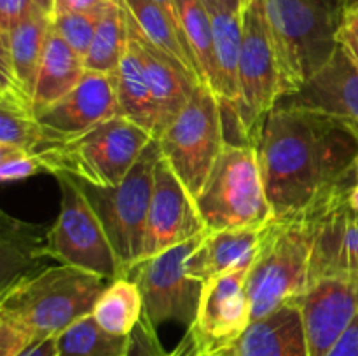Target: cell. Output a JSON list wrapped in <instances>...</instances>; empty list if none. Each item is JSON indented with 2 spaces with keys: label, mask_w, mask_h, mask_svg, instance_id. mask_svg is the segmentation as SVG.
Wrapping results in <instances>:
<instances>
[{
  "label": "cell",
  "mask_w": 358,
  "mask_h": 356,
  "mask_svg": "<svg viewBox=\"0 0 358 356\" xmlns=\"http://www.w3.org/2000/svg\"><path fill=\"white\" fill-rule=\"evenodd\" d=\"M275 222L324 206L358 159V133L331 115L275 107L255 142Z\"/></svg>",
  "instance_id": "cell-1"
},
{
  "label": "cell",
  "mask_w": 358,
  "mask_h": 356,
  "mask_svg": "<svg viewBox=\"0 0 358 356\" xmlns=\"http://www.w3.org/2000/svg\"><path fill=\"white\" fill-rule=\"evenodd\" d=\"M107 279L70 267L49 265L2 288L0 316L23 325L37 341L59 335L93 313Z\"/></svg>",
  "instance_id": "cell-2"
},
{
  "label": "cell",
  "mask_w": 358,
  "mask_h": 356,
  "mask_svg": "<svg viewBox=\"0 0 358 356\" xmlns=\"http://www.w3.org/2000/svg\"><path fill=\"white\" fill-rule=\"evenodd\" d=\"M283 96L299 89L336 52L341 0H264Z\"/></svg>",
  "instance_id": "cell-3"
},
{
  "label": "cell",
  "mask_w": 358,
  "mask_h": 356,
  "mask_svg": "<svg viewBox=\"0 0 358 356\" xmlns=\"http://www.w3.org/2000/svg\"><path fill=\"white\" fill-rule=\"evenodd\" d=\"M152 140L142 126L117 115L66 142H42L34 152L48 173L114 187L124 180Z\"/></svg>",
  "instance_id": "cell-4"
},
{
  "label": "cell",
  "mask_w": 358,
  "mask_h": 356,
  "mask_svg": "<svg viewBox=\"0 0 358 356\" xmlns=\"http://www.w3.org/2000/svg\"><path fill=\"white\" fill-rule=\"evenodd\" d=\"M206 230L259 229L273 222L259 154L248 143H226L196 198Z\"/></svg>",
  "instance_id": "cell-5"
},
{
  "label": "cell",
  "mask_w": 358,
  "mask_h": 356,
  "mask_svg": "<svg viewBox=\"0 0 358 356\" xmlns=\"http://www.w3.org/2000/svg\"><path fill=\"white\" fill-rule=\"evenodd\" d=\"M310 258L311 229L304 216L269 223L247 274L252 321L292 304L310 286Z\"/></svg>",
  "instance_id": "cell-6"
},
{
  "label": "cell",
  "mask_w": 358,
  "mask_h": 356,
  "mask_svg": "<svg viewBox=\"0 0 358 356\" xmlns=\"http://www.w3.org/2000/svg\"><path fill=\"white\" fill-rule=\"evenodd\" d=\"M159 159V142L154 138L121 184L114 187H100L76 178L103 225L119 262L121 278L129 276L131 269L142 258L154 175Z\"/></svg>",
  "instance_id": "cell-7"
},
{
  "label": "cell",
  "mask_w": 358,
  "mask_h": 356,
  "mask_svg": "<svg viewBox=\"0 0 358 356\" xmlns=\"http://www.w3.org/2000/svg\"><path fill=\"white\" fill-rule=\"evenodd\" d=\"M161 156L192 198H198L226 145L220 100L208 84L196 87L189 103L159 138Z\"/></svg>",
  "instance_id": "cell-8"
},
{
  "label": "cell",
  "mask_w": 358,
  "mask_h": 356,
  "mask_svg": "<svg viewBox=\"0 0 358 356\" xmlns=\"http://www.w3.org/2000/svg\"><path fill=\"white\" fill-rule=\"evenodd\" d=\"M283 96L278 63L269 34L264 0H248L243 7V35L238 61V98L233 101L241 128L252 145L262 122Z\"/></svg>",
  "instance_id": "cell-9"
},
{
  "label": "cell",
  "mask_w": 358,
  "mask_h": 356,
  "mask_svg": "<svg viewBox=\"0 0 358 356\" xmlns=\"http://www.w3.org/2000/svg\"><path fill=\"white\" fill-rule=\"evenodd\" d=\"M55 177L62 188V206L45 236V258L83 269L107 281L121 278L110 241L76 178L69 175Z\"/></svg>",
  "instance_id": "cell-10"
},
{
  "label": "cell",
  "mask_w": 358,
  "mask_h": 356,
  "mask_svg": "<svg viewBox=\"0 0 358 356\" xmlns=\"http://www.w3.org/2000/svg\"><path fill=\"white\" fill-rule=\"evenodd\" d=\"M203 234L138 262L129 272L128 278L142 292L143 316L156 330L164 323H182L187 328L194 323L203 283L189 276L187 260Z\"/></svg>",
  "instance_id": "cell-11"
},
{
  "label": "cell",
  "mask_w": 358,
  "mask_h": 356,
  "mask_svg": "<svg viewBox=\"0 0 358 356\" xmlns=\"http://www.w3.org/2000/svg\"><path fill=\"white\" fill-rule=\"evenodd\" d=\"M250 265H241L203 283L194 323L184 337L198 356L233 348L252 323L247 295Z\"/></svg>",
  "instance_id": "cell-12"
},
{
  "label": "cell",
  "mask_w": 358,
  "mask_h": 356,
  "mask_svg": "<svg viewBox=\"0 0 358 356\" xmlns=\"http://www.w3.org/2000/svg\"><path fill=\"white\" fill-rule=\"evenodd\" d=\"M205 230L206 225L199 215L196 199L189 194L170 164L161 156L154 175L152 198L140 262L194 239Z\"/></svg>",
  "instance_id": "cell-13"
},
{
  "label": "cell",
  "mask_w": 358,
  "mask_h": 356,
  "mask_svg": "<svg viewBox=\"0 0 358 356\" xmlns=\"http://www.w3.org/2000/svg\"><path fill=\"white\" fill-rule=\"evenodd\" d=\"M292 304L301 313L310 356H325L358 316V281L315 279Z\"/></svg>",
  "instance_id": "cell-14"
},
{
  "label": "cell",
  "mask_w": 358,
  "mask_h": 356,
  "mask_svg": "<svg viewBox=\"0 0 358 356\" xmlns=\"http://www.w3.org/2000/svg\"><path fill=\"white\" fill-rule=\"evenodd\" d=\"M304 218L311 229V281L322 278L358 281V223L343 199V187Z\"/></svg>",
  "instance_id": "cell-15"
},
{
  "label": "cell",
  "mask_w": 358,
  "mask_h": 356,
  "mask_svg": "<svg viewBox=\"0 0 358 356\" xmlns=\"http://www.w3.org/2000/svg\"><path fill=\"white\" fill-rule=\"evenodd\" d=\"M119 115L115 75L86 72L69 94L37 115L44 142H66Z\"/></svg>",
  "instance_id": "cell-16"
},
{
  "label": "cell",
  "mask_w": 358,
  "mask_h": 356,
  "mask_svg": "<svg viewBox=\"0 0 358 356\" xmlns=\"http://www.w3.org/2000/svg\"><path fill=\"white\" fill-rule=\"evenodd\" d=\"M276 107L331 115L358 133V63L339 44L332 58L299 89L280 98Z\"/></svg>",
  "instance_id": "cell-17"
},
{
  "label": "cell",
  "mask_w": 358,
  "mask_h": 356,
  "mask_svg": "<svg viewBox=\"0 0 358 356\" xmlns=\"http://www.w3.org/2000/svg\"><path fill=\"white\" fill-rule=\"evenodd\" d=\"M126 20H128V38L138 51L150 93L156 101L157 117H159L157 138H159L164 129L180 114L182 108L189 103L201 80L194 70L189 68L182 59L149 40L128 9H126Z\"/></svg>",
  "instance_id": "cell-18"
},
{
  "label": "cell",
  "mask_w": 358,
  "mask_h": 356,
  "mask_svg": "<svg viewBox=\"0 0 358 356\" xmlns=\"http://www.w3.org/2000/svg\"><path fill=\"white\" fill-rule=\"evenodd\" d=\"M52 17L35 9L7 34H0L2 82H17L34 96L35 79L44 54Z\"/></svg>",
  "instance_id": "cell-19"
},
{
  "label": "cell",
  "mask_w": 358,
  "mask_h": 356,
  "mask_svg": "<svg viewBox=\"0 0 358 356\" xmlns=\"http://www.w3.org/2000/svg\"><path fill=\"white\" fill-rule=\"evenodd\" d=\"M266 229L268 225L259 229L205 230L201 243L187 260L189 276L205 283L213 276L252 264Z\"/></svg>",
  "instance_id": "cell-20"
},
{
  "label": "cell",
  "mask_w": 358,
  "mask_h": 356,
  "mask_svg": "<svg viewBox=\"0 0 358 356\" xmlns=\"http://www.w3.org/2000/svg\"><path fill=\"white\" fill-rule=\"evenodd\" d=\"M238 356H310L301 313L287 304L248 325L234 344Z\"/></svg>",
  "instance_id": "cell-21"
},
{
  "label": "cell",
  "mask_w": 358,
  "mask_h": 356,
  "mask_svg": "<svg viewBox=\"0 0 358 356\" xmlns=\"http://www.w3.org/2000/svg\"><path fill=\"white\" fill-rule=\"evenodd\" d=\"M212 17L213 47L217 59L215 94L222 100L238 98V61L243 35V7L229 0H205Z\"/></svg>",
  "instance_id": "cell-22"
},
{
  "label": "cell",
  "mask_w": 358,
  "mask_h": 356,
  "mask_svg": "<svg viewBox=\"0 0 358 356\" xmlns=\"http://www.w3.org/2000/svg\"><path fill=\"white\" fill-rule=\"evenodd\" d=\"M86 72L84 59L63 40L55 27H51L37 79H35V114L38 115L58 100H62L65 94H69L83 80Z\"/></svg>",
  "instance_id": "cell-23"
},
{
  "label": "cell",
  "mask_w": 358,
  "mask_h": 356,
  "mask_svg": "<svg viewBox=\"0 0 358 356\" xmlns=\"http://www.w3.org/2000/svg\"><path fill=\"white\" fill-rule=\"evenodd\" d=\"M115 91H117L119 115L142 126L154 138H157L159 117H157L156 101L150 93L138 51L129 38L128 47L115 73Z\"/></svg>",
  "instance_id": "cell-24"
},
{
  "label": "cell",
  "mask_w": 358,
  "mask_h": 356,
  "mask_svg": "<svg viewBox=\"0 0 358 356\" xmlns=\"http://www.w3.org/2000/svg\"><path fill=\"white\" fill-rule=\"evenodd\" d=\"M45 227L31 225L2 213V286L6 288L17 278L38 271L45 258Z\"/></svg>",
  "instance_id": "cell-25"
},
{
  "label": "cell",
  "mask_w": 358,
  "mask_h": 356,
  "mask_svg": "<svg viewBox=\"0 0 358 356\" xmlns=\"http://www.w3.org/2000/svg\"><path fill=\"white\" fill-rule=\"evenodd\" d=\"M44 142V131L34 107V96L17 82L0 87V147L34 152Z\"/></svg>",
  "instance_id": "cell-26"
},
{
  "label": "cell",
  "mask_w": 358,
  "mask_h": 356,
  "mask_svg": "<svg viewBox=\"0 0 358 356\" xmlns=\"http://www.w3.org/2000/svg\"><path fill=\"white\" fill-rule=\"evenodd\" d=\"M145 314L143 297L131 278H117L107 285L98 297L91 316L105 332L129 337Z\"/></svg>",
  "instance_id": "cell-27"
},
{
  "label": "cell",
  "mask_w": 358,
  "mask_h": 356,
  "mask_svg": "<svg viewBox=\"0 0 358 356\" xmlns=\"http://www.w3.org/2000/svg\"><path fill=\"white\" fill-rule=\"evenodd\" d=\"M128 47V20L122 0L107 3L98 21L84 65L87 72L115 75Z\"/></svg>",
  "instance_id": "cell-28"
},
{
  "label": "cell",
  "mask_w": 358,
  "mask_h": 356,
  "mask_svg": "<svg viewBox=\"0 0 358 356\" xmlns=\"http://www.w3.org/2000/svg\"><path fill=\"white\" fill-rule=\"evenodd\" d=\"M185 42L194 58L199 80L217 89V59L213 28L205 0H175Z\"/></svg>",
  "instance_id": "cell-29"
},
{
  "label": "cell",
  "mask_w": 358,
  "mask_h": 356,
  "mask_svg": "<svg viewBox=\"0 0 358 356\" xmlns=\"http://www.w3.org/2000/svg\"><path fill=\"white\" fill-rule=\"evenodd\" d=\"M129 337L105 332L91 314L58 335V356H128Z\"/></svg>",
  "instance_id": "cell-30"
},
{
  "label": "cell",
  "mask_w": 358,
  "mask_h": 356,
  "mask_svg": "<svg viewBox=\"0 0 358 356\" xmlns=\"http://www.w3.org/2000/svg\"><path fill=\"white\" fill-rule=\"evenodd\" d=\"M122 2L149 40H152L157 47L164 49L170 54L177 56L198 75V68H196L191 51L156 0H122Z\"/></svg>",
  "instance_id": "cell-31"
},
{
  "label": "cell",
  "mask_w": 358,
  "mask_h": 356,
  "mask_svg": "<svg viewBox=\"0 0 358 356\" xmlns=\"http://www.w3.org/2000/svg\"><path fill=\"white\" fill-rule=\"evenodd\" d=\"M103 9L91 10V13H66L52 16L55 30L83 59L86 58L87 51H90V45L93 42L94 31H96L98 21H100Z\"/></svg>",
  "instance_id": "cell-32"
},
{
  "label": "cell",
  "mask_w": 358,
  "mask_h": 356,
  "mask_svg": "<svg viewBox=\"0 0 358 356\" xmlns=\"http://www.w3.org/2000/svg\"><path fill=\"white\" fill-rule=\"evenodd\" d=\"M128 356H198L185 339L178 342L173 351L168 353L157 337L156 328L150 325L145 316L131 334V346H129Z\"/></svg>",
  "instance_id": "cell-33"
},
{
  "label": "cell",
  "mask_w": 358,
  "mask_h": 356,
  "mask_svg": "<svg viewBox=\"0 0 358 356\" xmlns=\"http://www.w3.org/2000/svg\"><path fill=\"white\" fill-rule=\"evenodd\" d=\"M44 170L41 157L31 150L17 147H0V180L17 181L30 178Z\"/></svg>",
  "instance_id": "cell-34"
},
{
  "label": "cell",
  "mask_w": 358,
  "mask_h": 356,
  "mask_svg": "<svg viewBox=\"0 0 358 356\" xmlns=\"http://www.w3.org/2000/svg\"><path fill=\"white\" fill-rule=\"evenodd\" d=\"M37 339L14 320L0 316V356H20Z\"/></svg>",
  "instance_id": "cell-35"
},
{
  "label": "cell",
  "mask_w": 358,
  "mask_h": 356,
  "mask_svg": "<svg viewBox=\"0 0 358 356\" xmlns=\"http://www.w3.org/2000/svg\"><path fill=\"white\" fill-rule=\"evenodd\" d=\"M343 14L339 27V44L358 63V7L348 0H341Z\"/></svg>",
  "instance_id": "cell-36"
},
{
  "label": "cell",
  "mask_w": 358,
  "mask_h": 356,
  "mask_svg": "<svg viewBox=\"0 0 358 356\" xmlns=\"http://www.w3.org/2000/svg\"><path fill=\"white\" fill-rule=\"evenodd\" d=\"M37 7L35 0H0V34H7L13 30L21 20L34 13Z\"/></svg>",
  "instance_id": "cell-37"
},
{
  "label": "cell",
  "mask_w": 358,
  "mask_h": 356,
  "mask_svg": "<svg viewBox=\"0 0 358 356\" xmlns=\"http://www.w3.org/2000/svg\"><path fill=\"white\" fill-rule=\"evenodd\" d=\"M114 0H55V14L66 13H91V10H100Z\"/></svg>",
  "instance_id": "cell-38"
},
{
  "label": "cell",
  "mask_w": 358,
  "mask_h": 356,
  "mask_svg": "<svg viewBox=\"0 0 358 356\" xmlns=\"http://www.w3.org/2000/svg\"><path fill=\"white\" fill-rule=\"evenodd\" d=\"M325 356H358V316Z\"/></svg>",
  "instance_id": "cell-39"
},
{
  "label": "cell",
  "mask_w": 358,
  "mask_h": 356,
  "mask_svg": "<svg viewBox=\"0 0 358 356\" xmlns=\"http://www.w3.org/2000/svg\"><path fill=\"white\" fill-rule=\"evenodd\" d=\"M20 356H58V335L34 342Z\"/></svg>",
  "instance_id": "cell-40"
},
{
  "label": "cell",
  "mask_w": 358,
  "mask_h": 356,
  "mask_svg": "<svg viewBox=\"0 0 358 356\" xmlns=\"http://www.w3.org/2000/svg\"><path fill=\"white\" fill-rule=\"evenodd\" d=\"M157 3L161 6V9L164 10V14L168 16V20L171 21V24L175 27V30L178 31V35L182 37V40L185 42V37H184V31H182V27H180V21H178V13H177V3H175V0H156ZM185 45H187V42H185ZM189 47V45H187ZM191 51V49H189ZM192 54V52H191Z\"/></svg>",
  "instance_id": "cell-41"
},
{
  "label": "cell",
  "mask_w": 358,
  "mask_h": 356,
  "mask_svg": "<svg viewBox=\"0 0 358 356\" xmlns=\"http://www.w3.org/2000/svg\"><path fill=\"white\" fill-rule=\"evenodd\" d=\"M35 3H37L48 16L52 17V14H55V0H35Z\"/></svg>",
  "instance_id": "cell-42"
},
{
  "label": "cell",
  "mask_w": 358,
  "mask_h": 356,
  "mask_svg": "<svg viewBox=\"0 0 358 356\" xmlns=\"http://www.w3.org/2000/svg\"><path fill=\"white\" fill-rule=\"evenodd\" d=\"M210 356H238V355H236V349H234V346H233V348H226V349H222V351H217Z\"/></svg>",
  "instance_id": "cell-43"
},
{
  "label": "cell",
  "mask_w": 358,
  "mask_h": 356,
  "mask_svg": "<svg viewBox=\"0 0 358 356\" xmlns=\"http://www.w3.org/2000/svg\"><path fill=\"white\" fill-rule=\"evenodd\" d=\"M229 2H236V3H241V6H247L248 0H229Z\"/></svg>",
  "instance_id": "cell-44"
},
{
  "label": "cell",
  "mask_w": 358,
  "mask_h": 356,
  "mask_svg": "<svg viewBox=\"0 0 358 356\" xmlns=\"http://www.w3.org/2000/svg\"><path fill=\"white\" fill-rule=\"evenodd\" d=\"M348 2H352L353 6H357V7H358V0H348Z\"/></svg>",
  "instance_id": "cell-45"
}]
</instances>
